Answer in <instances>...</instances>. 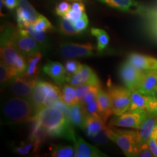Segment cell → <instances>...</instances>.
Returning a JSON list of instances; mask_svg holds the SVG:
<instances>
[{
    "label": "cell",
    "mask_w": 157,
    "mask_h": 157,
    "mask_svg": "<svg viewBox=\"0 0 157 157\" xmlns=\"http://www.w3.org/2000/svg\"><path fill=\"white\" fill-rule=\"evenodd\" d=\"M34 118L50 137L74 141L76 133L63 111L56 107H44L37 110Z\"/></svg>",
    "instance_id": "6da1fadb"
},
{
    "label": "cell",
    "mask_w": 157,
    "mask_h": 157,
    "mask_svg": "<svg viewBox=\"0 0 157 157\" xmlns=\"http://www.w3.org/2000/svg\"><path fill=\"white\" fill-rule=\"evenodd\" d=\"M31 102L22 98H12L3 107L4 119L8 123L21 124L31 121L35 115Z\"/></svg>",
    "instance_id": "7a4b0ae2"
},
{
    "label": "cell",
    "mask_w": 157,
    "mask_h": 157,
    "mask_svg": "<svg viewBox=\"0 0 157 157\" xmlns=\"http://www.w3.org/2000/svg\"><path fill=\"white\" fill-rule=\"evenodd\" d=\"M109 135L110 140L122 150L125 156H135L138 146L137 130L119 129L109 125Z\"/></svg>",
    "instance_id": "3957f363"
},
{
    "label": "cell",
    "mask_w": 157,
    "mask_h": 157,
    "mask_svg": "<svg viewBox=\"0 0 157 157\" xmlns=\"http://www.w3.org/2000/svg\"><path fill=\"white\" fill-rule=\"evenodd\" d=\"M15 31L14 27L9 24L1 33V61L11 68L20 54L15 44Z\"/></svg>",
    "instance_id": "277c9868"
},
{
    "label": "cell",
    "mask_w": 157,
    "mask_h": 157,
    "mask_svg": "<svg viewBox=\"0 0 157 157\" xmlns=\"http://www.w3.org/2000/svg\"><path fill=\"white\" fill-rule=\"evenodd\" d=\"M113 113L121 115L128 111L131 103V91L127 87L109 84Z\"/></svg>",
    "instance_id": "5b68a950"
},
{
    "label": "cell",
    "mask_w": 157,
    "mask_h": 157,
    "mask_svg": "<svg viewBox=\"0 0 157 157\" xmlns=\"http://www.w3.org/2000/svg\"><path fill=\"white\" fill-rule=\"evenodd\" d=\"M14 41L19 53L24 56L29 57L40 52L41 50H44L42 47L34 37L22 32L18 29H15V31Z\"/></svg>",
    "instance_id": "8992f818"
},
{
    "label": "cell",
    "mask_w": 157,
    "mask_h": 157,
    "mask_svg": "<svg viewBox=\"0 0 157 157\" xmlns=\"http://www.w3.org/2000/svg\"><path fill=\"white\" fill-rule=\"evenodd\" d=\"M143 71H144L135 67L128 60L124 62L120 66L119 70L121 82L125 87L130 90H137L142 78Z\"/></svg>",
    "instance_id": "52a82bcc"
},
{
    "label": "cell",
    "mask_w": 157,
    "mask_h": 157,
    "mask_svg": "<svg viewBox=\"0 0 157 157\" xmlns=\"http://www.w3.org/2000/svg\"><path fill=\"white\" fill-rule=\"evenodd\" d=\"M148 112H135L126 111L121 115H116L110 120V126L129 127L138 129L146 118Z\"/></svg>",
    "instance_id": "ba28073f"
},
{
    "label": "cell",
    "mask_w": 157,
    "mask_h": 157,
    "mask_svg": "<svg viewBox=\"0 0 157 157\" xmlns=\"http://www.w3.org/2000/svg\"><path fill=\"white\" fill-rule=\"evenodd\" d=\"M11 90L15 95L23 98H29L31 95L34 88L38 82V78L21 74L15 77L11 81Z\"/></svg>",
    "instance_id": "9c48e42d"
},
{
    "label": "cell",
    "mask_w": 157,
    "mask_h": 157,
    "mask_svg": "<svg viewBox=\"0 0 157 157\" xmlns=\"http://www.w3.org/2000/svg\"><path fill=\"white\" fill-rule=\"evenodd\" d=\"M18 7L16 10L17 28L23 29L36 22L39 14L27 0H17Z\"/></svg>",
    "instance_id": "30bf717a"
},
{
    "label": "cell",
    "mask_w": 157,
    "mask_h": 157,
    "mask_svg": "<svg viewBox=\"0 0 157 157\" xmlns=\"http://www.w3.org/2000/svg\"><path fill=\"white\" fill-rule=\"evenodd\" d=\"M94 50L95 48L90 43L81 44L66 42L60 44V55L67 58L93 56Z\"/></svg>",
    "instance_id": "8fae6325"
},
{
    "label": "cell",
    "mask_w": 157,
    "mask_h": 157,
    "mask_svg": "<svg viewBox=\"0 0 157 157\" xmlns=\"http://www.w3.org/2000/svg\"><path fill=\"white\" fill-rule=\"evenodd\" d=\"M66 82L74 87L82 84H101L99 78L95 71L87 65H83L79 71L76 74L69 77H66Z\"/></svg>",
    "instance_id": "7c38bea8"
},
{
    "label": "cell",
    "mask_w": 157,
    "mask_h": 157,
    "mask_svg": "<svg viewBox=\"0 0 157 157\" xmlns=\"http://www.w3.org/2000/svg\"><path fill=\"white\" fill-rule=\"evenodd\" d=\"M157 127V113L148 112L146 118L141 124L140 127L137 129L138 146L148 144L152 137L153 132Z\"/></svg>",
    "instance_id": "4fadbf2b"
},
{
    "label": "cell",
    "mask_w": 157,
    "mask_h": 157,
    "mask_svg": "<svg viewBox=\"0 0 157 157\" xmlns=\"http://www.w3.org/2000/svg\"><path fill=\"white\" fill-rule=\"evenodd\" d=\"M109 7L131 13L146 15L148 8L140 5L135 0H98Z\"/></svg>",
    "instance_id": "5bb4252c"
},
{
    "label": "cell",
    "mask_w": 157,
    "mask_h": 157,
    "mask_svg": "<svg viewBox=\"0 0 157 157\" xmlns=\"http://www.w3.org/2000/svg\"><path fill=\"white\" fill-rule=\"evenodd\" d=\"M53 84L44 81H38L31 95V101L35 111L44 107L45 101ZM36 113V112H35Z\"/></svg>",
    "instance_id": "9a60e30c"
},
{
    "label": "cell",
    "mask_w": 157,
    "mask_h": 157,
    "mask_svg": "<svg viewBox=\"0 0 157 157\" xmlns=\"http://www.w3.org/2000/svg\"><path fill=\"white\" fill-rule=\"evenodd\" d=\"M127 60L142 71L157 70V58L154 57L132 52L129 55Z\"/></svg>",
    "instance_id": "2e32d148"
},
{
    "label": "cell",
    "mask_w": 157,
    "mask_h": 157,
    "mask_svg": "<svg viewBox=\"0 0 157 157\" xmlns=\"http://www.w3.org/2000/svg\"><path fill=\"white\" fill-rule=\"evenodd\" d=\"M76 149V156L77 157H102L107 156L95 146L84 141L82 137L76 135L73 141Z\"/></svg>",
    "instance_id": "e0dca14e"
},
{
    "label": "cell",
    "mask_w": 157,
    "mask_h": 157,
    "mask_svg": "<svg viewBox=\"0 0 157 157\" xmlns=\"http://www.w3.org/2000/svg\"><path fill=\"white\" fill-rule=\"evenodd\" d=\"M43 71L47 75L53 79L58 85H63L66 81V72L65 66L56 61H50L43 67Z\"/></svg>",
    "instance_id": "ac0fdd59"
},
{
    "label": "cell",
    "mask_w": 157,
    "mask_h": 157,
    "mask_svg": "<svg viewBox=\"0 0 157 157\" xmlns=\"http://www.w3.org/2000/svg\"><path fill=\"white\" fill-rule=\"evenodd\" d=\"M131 91V103L128 111L135 112H148L150 102L153 98L149 95H144L136 90Z\"/></svg>",
    "instance_id": "d6986e66"
},
{
    "label": "cell",
    "mask_w": 157,
    "mask_h": 157,
    "mask_svg": "<svg viewBox=\"0 0 157 157\" xmlns=\"http://www.w3.org/2000/svg\"><path fill=\"white\" fill-rule=\"evenodd\" d=\"M157 87V70L144 71L137 90L146 95H150Z\"/></svg>",
    "instance_id": "ffe728a7"
},
{
    "label": "cell",
    "mask_w": 157,
    "mask_h": 157,
    "mask_svg": "<svg viewBox=\"0 0 157 157\" xmlns=\"http://www.w3.org/2000/svg\"><path fill=\"white\" fill-rule=\"evenodd\" d=\"M87 116L85 109L81 103H76L69 106L67 117L73 126L83 128Z\"/></svg>",
    "instance_id": "44dd1931"
},
{
    "label": "cell",
    "mask_w": 157,
    "mask_h": 157,
    "mask_svg": "<svg viewBox=\"0 0 157 157\" xmlns=\"http://www.w3.org/2000/svg\"><path fill=\"white\" fill-rule=\"evenodd\" d=\"M105 126H106V121H104L101 117L87 115L82 129H84L87 136L91 138Z\"/></svg>",
    "instance_id": "7402d4cb"
},
{
    "label": "cell",
    "mask_w": 157,
    "mask_h": 157,
    "mask_svg": "<svg viewBox=\"0 0 157 157\" xmlns=\"http://www.w3.org/2000/svg\"><path fill=\"white\" fill-rule=\"evenodd\" d=\"M96 100L98 104L101 117L103 118L104 121H107L109 117L113 113L111 98L109 92H105L101 89L98 93Z\"/></svg>",
    "instance_id": "603a6c76"
},
{
    "label": "cell",
    "mask_w": 157,
    "mask_h": 157,
    "mask_svg": "<svg viewBox=\"0 0 157 157\" xmlns=\"http://www.w3.org/2000/svg\"><path fill=\"white\" fill-rule=\"evenodd\" d=\"M49 136L46 130L41 126V124L34 118L31 120V126L30 134H29V140L33 141L36 145V148H40L42 143L44 142L46 138Z\"/></svg>",
    "instance_id": "cb8c5ba5"
},
{
    "label": "cell",
    "mask_w": 157,
    "mask_h": 157,
    "mask_svg": "<svg viewBox=\"0 0 157 157\" xmlns=\"http://www.w3.org/2000/svg\"><path fill=\"white\" fill-rule=\"evenodd\" d=\"M61 99L66 105L71 106L74 104L79 103V100L77 97V94L75 87L71 84H63L61 90Z\"/></svg>",
    "instance_id": "d4e9b609"
},
{
    "label": "cell",
    "mask_w": 157,
    "mask_h": 157,
    "mask_svg": "<svg viewBox=\"0 0 157 157\" xmlns=\"http://www.w3.org/2000/svg\"><path fill=\"white\" fill-rule=\"evenodd\" d=\"M50 156L53 157L76 156L75 147L63 145H52L50 147Z\"/></svg>",
    "instance_id": "484cf974"
},
{
    "label": "cell",
    "mask_w": 157,
    "mask_h": 157,
    "mask_svg": "<svg viewBox=\"0 0 157 157\" xmlns=\"http://www.w3.org/2000/svg\"><path fill=\"white\" fill-rule=\"evenodd\" d=\"M17 29H18L20 31H22V32L25 33V34H27L30 35V36H31L32 37H34L37 42L40 44V45L42 47L43 49L47 48L49 46L48 39V37H47V35L45 34V32H39V31L34 30V29L33 28L32 25H29V26L25 27V28H23V29L17 28Z\"/></svg>",
    "instance_id": "4316f807"
},
{
    "label": "cell",
    "mask_w": 157,
    "mask_h": 157,
    "mask_svg": "<svg viewBox=\"0 0 157 157\" xmlns=\"http://www.w3.org/2000/svg\"><path fill=\"white\" fill-rule=\"evenodd\" d=\"M91 34L97 38V50L98 52H101L105 50L109 44V36L107 33L103 29L93 28L91 29Z\"/></svg>",
    "instance_id": "83f0119b"
},
{
    "label": "cell",
    "mask_w": 157,
    "mask_h": 157,
    "mask_svg": "<svg viewBox=\"0 0 157 157\" xmlns=\"http://www.w3.org/2000/svg\"><path fill=\"white\" fill-rule=\"evenodd\" d=\"M42 57V55L40 52L28 57V66L25 71L27 75L34 77H39V68L37 66V63L40 61Z\"/></svg>",
    "instance_id": "f1b7e54d"
},
{
    "label": "cell",
    "mask_w": 157,
    "mask_h": 157,
    "mask_svg": "<svg viewBox=\"0 0 157 157\" xmlns=\"http://www.w3.org/2000/svg\"><path fill=\"white\" fill-rule=\"evenodd\" d=\"M60 26V30L62 34L68 36H74L80 34L79 31H78L74 27L73 22L69 21V20L66 18V17H62L59 23Z\"/></svg>",
    "instance_id": "f546056e"
},
{
    "label": "cell",
    "mask_w": 157,
    "mask_h": 157,
    "mask_svg": "<svg viewBox=\"0 0 157 157\" xmlns=\"http://www.w3.org/2000/svg\"><path fill=\"white\" fill-rule=\"evenodd\" d=\"M16 76L17 75L14 72V71L1 61V65H0V81H1L2 84L12 81Z\"/></svg>",
    "instance_id": "4dcf8cb0"
},
{
    "label": "cell",
    "mask_w": 157,
    "mask_h": 157,
    "mask_svg": "<svg viewBox=\"0 0 157 157\" xmlns=\"http://www.w3.org/2000/svg\"><path fill=\"white\" fill-rule=\"evenodd\" d=\"M38 149L36 148L35 143L29 140V142L21 143L20 146L15 147L14 151L20 155H28L30 153H36Z\"/></svg>",
    "instance_id": "1f68e13d"
},
{
    "label": "cell",
    "mask_w": 157,
    "mask_h": 157,
    "mask_svg": "<svg viewBox=\"0 0 157 157\" xmlns=\"http://www.w3.org/2000/svg\"><path fill=\"white\" fill-rule=\"evenodd\" d=\"M31 25H32L34 30L39 31V32H47L48 31H50L52 29V25L51 23L47 17L42 15H39L36 22Z\"/></svg>",
    "instance_id": "d6a6232c"
},
{
    "label": "cell",
    "mask_w": 157,
    "mask_h": 157,
    "mask_svg": "<svg viewBox=\"0 0 157 157\" xmlns=\"http://www.w3.org/2000/svg\"><path fill=\"white\" fill-rule=\"evenodd\" d=\"M25 56L20 53L18 56L17 57L16 60H15L13 68H12L14 71L15 73L16 74L17 76L25 74V71H26L27 66H28V61L25 60Z\"/></svg>",
    "instance_id": "836d02e7"
},
{
    "label": "cell",
    "mask_w": 157,
    "mask_h": 157,
    "mask_svg": "<svg viewBox=\"0 0 157 157\" xmlns=\"http://www.w3.org/2000/svg\"><path fill=\"white\" fill-rule=\"evenodd\" d=\"M82 66L79 62L74 60H67L65 63V68H66V77H69L76 74L82 68Z\"/></svg>",
    "instance_id": "e575fe53"
},
{
    "label": "cell",
    "mask_w": 157,
    "mask_h": 157,
    "mask_svg": "<svg viewBox=\"0 0 157 157\" xmlns=\"http://www.w3.org/2000/svg\"><path fill=\"white\" fill-rule=\"evenodd\" d=\"M109 125H106L101 129L100 132H98L95 135H94L93 137H91L92 140L95 143H97L98 144H103L108 142V140H110L109 135Z\"/></svg>",
    "instance_id": "d590c367"
},
{
    "label": "cell",
    "mask_w": 157,
    "mask_h": 157,
    "mask_svg": "<svg viewBox=\"0 0 157 157\" xmlns=\"http://www.w3.org/2000/svg\"><path fill=\"white\" fill-rule=\"evenodd\" d=\"M84 109H85L86 113L87 115L95 116V117H101L99 111V108H98V104L97 100L95 99L86 105H83Z\"/></svg>",
    "instance_id": "8d00e7d4"
},
{
    "label": "cell",
    "mask_w": 157,
    "mask_h": 157,
    "mask_svg": "<svg viewBox=\"0 0 157 157\" xmlns=\"http://www.w3.org/2000/svg\"><path fill=\"white\" fill-rule=\"evenodd\" d=\"M101 85V84H99ZM98 85H94V84H82V85L76 86L75 87L77 97L79 100V102L90 91L93 90L94 88H95Z\"/></svg>",
    "instance_id": "74e56055"
},
{
    "label": "cell",
    "mask_w": 157,
    "mask_h": 157,
    "mask_svg": "<svg viewBox=\"0 0 157 157\" xmlns=\"http://www.w3.org/2000/svg\"><path fill=\"white\" fill-rule=\"evenodd\" d=\"M71 7V5L68 2H61L58 4L56 7V15H58V16H60L61 17H65L68 12L70 11Z\"/></svg>",
    "instance_id": "f35d334b"
},
{
    "label": "cell",
    "mask_w": 157,
    "mask_h": 157,
    "mask_svg": "<svg viewBox=\"0 0 157 157\" xmlns=\"http://www.w3.org/2000/svg\"><path fill=\"white\" fill-rule=\"evenodd\" d=\"M135 156L140 157H152L154 156L152 151L151 150L149 144H144L142 146H137Z\"/></svg>",
    "instance_id": "ab89813d"
},
{
    "label": "cell",
    "mask_w": 157,
    "mask_h": 157,
    "mask_svg": "<svg viewBox=\"0 0 157 157\" xmlns=\"http://www.w3.org/2000/svg\"><path fill=\"white\" fill-rule=\"evenodd\" d=\"M88 23H89V21H88V17L85 13V14H84L83 16L81 17V18H79V19L76 20V21H74L73 24L76 30L81 33L83 31L85 30L86 29H87V27L88 25Z\"/></svg>",
    "instance_id": "60d3db41"
},
{
    "label": "cell",
    "mask_w": 157,
    "mask_h": 157,
    "mask_svg": "<svg viewBox=\"0 0 157 157\" xmlns=\"http://www.w3.org/2000/svg\"><path fill=\"white\" fill-rule=\"evenodd\" d=\"M84 14H85V12L74 10L71 9L70 11L66 14V16L63 17H66V18L68 19L71 22H74V21H76V20L81 18Z\"/></svg>",
    "instance_id": "b9f144b4"
},
{
    "label": "cell",
    "mask_w": 157,
    "mask_h": 157,
    "mask_svg": "<svg viewBox=\"0 0 157 157\" xmlns=\"http://www.w3.org/2000/svg\"><path fill=\"white\" fill-rule=\"evenodd\" d=\"M148 31L154 38L157 40V17H149Z\"/></svg>",
    "instance_id": "7bdbcfd3"
},
{
    "label": "cell",
    "mask_w": 157,
    "mask_h": 157,
    "mask_svg": "<svg viewBox=\"0 0 157 157\" xmlns=\"http://www.w3.org/2000/svg\"><path fill=\"white\" fill-rule=\"evenodd\" d=\"M1 2L4 4V5L9 10H14L18 6L17 0H1Z\"/></svg>",
    "instance_id": "ee69618b"
},
{
    "label": "cell",
    "mask_w": 157,
    "mask_h": 157,
    "mask_svg": "<svg viewBox=\"0 0 157 157\" xmlns=\"http://www.w3.org/2000/svg\"><path fill=\"white\" fill-rule=\"evenodd\" d=\"M148 112L157 113V101H156V100L152 99V101L150 102Z\"/></svg>",
    "instance_id": "f6af8a7d"
},
{
    "label": "cell",
    "mask_w": 157,
    "mask_h": 157,
    "mask_svg": "<svg viewBox=\"0 0 157 157\" xmlns=\"http://www.w3.org/2000/svg\"><path fill=\"white\" fill-rule=\"evenodd\" d=\"M148 144H149V146H150L151 150L152 151L153 154H154V156L157 157V146H156V143H155V142H154V139L151 138V140H149V142H148Z\"/></svg>",
    "instance_id": "bcb514c9"
},
{
    "label": "cell",
    "mask_w": 157,
    "mask_h": 157,
    "mask_svg": "<svg viewBox=\"0 0 157 157\" xmlns=\"http://www.w3.org/2000/svg\"><path fill=\"white\" fill-rule=\"evenodd\" d=\"M148 17H157V7H154V8H148L146 15Z\"/></svg>",
    "instance_id": "7dc6e473"
},
{
    "label": "cell",
    "mask_w": 157,
    "mask_h": 157,
    "mask_svg": "<svg viewBox=\"0 0 157 157\" xmlns=\"http://www.w3.org/2000/svg\"><path fill=\"white\" fill-rule=\"evenodd\" d=\"M151 138L154 139V142H155V143H156V145L157 146V127H156V129L154 130V132H153Z\"/></svg>",
    "instance_id": "c3c4849f"
},
{
    "label": "cell",
    "mask_w": 157,
    "mask_h": 157,
    "mask_svg": "<svg viewBox=\"0 0 157 157\" xmlns=\"http://www.w3.org/2000/svg\"><path fill=\"white\" fill-rule=\"evenodd\" d=\"M149 96H151V97L153 99H154V100H156V101H157V87L154 90V91L152 92L151 94V95Z\"/></svg>",
    "instance_id": "681fc988"
},
{
    "label": "cell",
    "mask_w": 157,
    "mask_h": 157,
    "mask_svg": "<svg viewBox=\"0 0 157 157\" xmlns=\"http://www.w3.org/2000/svg\"><path fill=\"white\" fill-rule=\"evenodd\" d=\"M67 1H71V2H79V1H82V0H67Z\"/></svg>",
    "instance_id": "f907efd6"
}]
</instances>
